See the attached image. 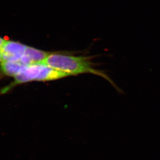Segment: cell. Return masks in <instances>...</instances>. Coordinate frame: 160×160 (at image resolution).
Listing matches in <instances>:
<instances>
[{"label": "cell", "mask_w": 160, "mask_h": 160, "mask_svg": "<svg viewBox=\"0 0 160 160\" xmlns=\"http://www.w3.org/2000/svg\"><path fill=\"white\" fill-rule=\"evenodd\" d=\"M55 69L76 76L89 73L99 76L113 85V82L105 72L96 69L88 57L83 56H74L61 53H51L41 62Z\"/></svg>", "instance_id": "6da1fadb"}, {"label": "cell", "mask_w": 160, "mask_h": 160, "mask_svg": "<svg viewBox=\"0 0 160 160\" xmlns=\"http://www.w3.org/2000/svg\"><path fill=\"white\" fill-rule=\"evenodd\" d=\"M69 74L55 69L44 63H34L25 66L14 77L13 85L20 84L33 81H48L69 77Z\"/></svg>", "instance_id": "7a4b0ae2"}, {"label": "cell", "mask_w": 160, "mask_h": 160, "mask_svg": "<svg viewBox=\"0 0 160 160\" xmlns=\"http://www.w3.org/2000/svg\"><path fill=\"white\" fill-rule=\"evenodd\" d=\"M27 46L19 42L5 40L2 48L1 62H20Z\"/></svg>", "instance_id": "3957f363"}, {"label": "cell", "mask_w": 160, "mask_h": 160, "mask_svg": "<svg viewBox=\"0 0 160 160\" xmlns=\"http://www.w3.org/2000/svg\"><path fill=\"white\" fill-rule=\"evenodd\" d=\"M50 54L51 52L41 51L27 46L20 62L25 66L40 63L43 62Z\"/></svg>", "instance_id": "277c9868"}, {"label": "cell", "mask_w": 160, "mask_h": 160, "mask_svg": "<svg viewBox=\"0 0 160 160\" xmlns=\"http://www.w3.org/2000/svg\"><path fill=\"white\" fill-rule=\"evenodd\" d=\"M23 65L20 62H4L1 63V69L3 73L7 76L14 77L23 68Z\"/></svg>", "instance_id": "5b68a950"}, {"label": "cell", "mask_w": 160, "mask_h": 160, "mask_svg": "<svg viewBox=\"0 0 160 160\" xmlns=\"http://www.w3.org/2000/svg\"><path fill=\"white\" fill-rule=\"evenodd\" d=\"M5 41V39H3L2 38L0 37V62H2V57H1V50L3 46V44Z\"/></svg>", "instance_id": "8992f818"}]
</instances>
